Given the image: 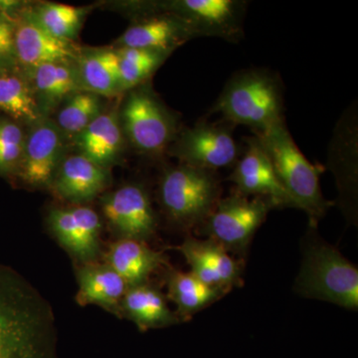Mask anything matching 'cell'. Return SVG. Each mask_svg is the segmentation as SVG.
I'll use <instances>...</instances> for the list:
<instances>
[{
    "instance_id": "6da1fadb",
    "label": "cell",
    "mask_w": 358,
    "mask_h": 358,
    "mask_svg": "<svg viewBox=\"0 0 358 358\" xmlns=\"http://www.w3.org/2000/svg\"><path fill=\"white\" fill-rule=\"evenodd\" d=\"M49 301L23 275L0 265V358H58Z\"/></svg>"
},
{
    "instance_id": "7a4b0ae2",
    "label": "cell",
    "mask_w": 358,
    "mask_h": 358,
    "mask_svg": "<svg viewBox=\"0 0 358 358\" xmlns=\"http://www.w3.org/2000/svg\"><path fill=\"white\" fill-rule=\"evenodd\" d=\"M212 113H218L233 126L248 127L254 134L284 120L281 80L265 69H247L228 80Z\"/></svg>"
},
{
    "instance_id": "3957f363",
    "label": "cell",
    "mask_w": 358,
    "mask_h": 358,
    "mask_svg": "<svg viewBox=\"0 0 358 358\" xmlns=\"http://www.w3.org/2000/svg\"><path fill=\"white\" fill-rule=\"evenodd\" d=\"M254 136L267 152L275 176L296 208L305 211L310 225L317 226L331 205L320 190V176L324 167L308 162L292 138L285 119Z\"/></svg>"
},
{
    "instance_id": "277c9868",
    "label": "cell",
    "mask_w": 358,
    "mask_h": 358,
    "mask_svg": "<svg viewBox=\"0 0 358 358\" xmlns=\"http://www.w3.org/2000/svg\"><path fill=\"white\" fill-rule=\"evenodd\" d=\"M294 291L303 298L357 310V268L331 244L313 237L306 245Z\"/></svg>"
},
{
    "instance_id": "5b68a950",
    "label": "cell",
    "mask_w": 358,
    "mask_h": 358,
    "mask_svg": "<svg viewBox=\"0 0 358 358\" xmlns=\"http://www.w3.org/2000/svg\"><path fill=\"white\" fill-rule=\"evenodd\" d=\"M119 115L124 138L136 152L148 157L167 152L180 131L178 115L164 105L148 82L128 92Z\"/></svg>"
},
{
    "instance_id": "8992f818",
    "label": "cell",
    "mask_w": 358,
    "mask_h": 358,
    "mask_svg": "<svg viewBox=\"0 0 358 358\" xmlns=\"http://www.w3.org/2000/svg\"><path fill=\"white\" fill-rule=\"evenodd\" d=\"M220 181L215 171L179 164L162 173L159 199L173 222L189 228L200 226L220 200Z\"/></svg>"
},
{
    "instance_id": "52a82bcc",
    "label": "cell",
    "mask_w": 358,
    "mask_h": 358,
    "mask_svg": "<svg viewBox=\"0 0 358 358\" xmlns=\"http://www.w3.org/2000/svg\"><path fill=\"white\" fill-rule=\"evenodd\" d=\"M273 206L267 199L235 193L220 199L200 225L205 237L222 245L232 255L243 256Z\"/></svg>"
},
{
    "instance_id": "ba28073f",
    "label": "cell",
    "mask_w": 358,
    "mask_h": 358,
    "mask_svg": "<svg viewBox=\"0 0 358 358\" xmlns=\"http://www.w3.org/2000/svg\"><path fill=\"white\" fill-rule=\"evenodd\" d=\"M234 128L224 120H201L192 128L180 129L167 152L179 164L206 171L234 166L242 152L233 134Z\"/></svg>"
},
{
    "instance_id": "9c48e42d",
    "label": "cell",
    "mask_w": 358,
    "mask_h": 358,
    "mask_svg": "<svg viewBox=\"0 0 358 358\" xmlns=\"http://www.w3.org/2000/svg\"><path fill=\"white\" fill-rule=\"evenodd\" d=\"M247 3L242 0H174L157 7L185 21L196 38L216 37L238 43L244 38Z\"/></svg>"
},
{
    "instance_id": "30bf717a",
    "label": "cell",
    "mask_w": 358,
    "mask_h": 358,
    "mask_svg": "<svg viewBox=\"0 0 358 358\" xmlns=\"http://www.w3.org/2000/svg\"><path fill=\"white\" fill-rule=\"evenodd\" d=\"M229 180L236 186V192L244 196L267 199L273 208H296L256 136L245 138V147L234 164Z\"/></svg>"
},
{
    "instance_id": "8fae6325",
    "label": "cell",
    "mask_w": 358,
    "mask_h": 358,
    "mask_svg": "<svg viewBox=\"0 0 358 358\" xmlns=\"http://www.w3.org/2000/svg\"><path fill=\"white\" fill-rule=\"evenodd\" d=\"M65 140L57 124L46 117L30 126L17 171L26 185L35 187L50 185L65 157Z\"/></svg>"
},
{
    "instance_id": "7c38bea8",
    "label": "cell",
    "mask_w": 358,
    "mask_h": 358,
    "mask_svg": "<svg viewBox=\"0 0 358 358\" xmlns=\"http://www.w3.org/2000/svg\"><path fill=\"white\" fill-rule=\"evenodd\" d=\"M103 215L121 238L147 241L157 229V216L150 195L140 185H127L106 195Z\"/></svg>"
},
{
    "instance_id": "4fadbf2b",
    "label": "cell",
    "mask_w": 358,
    "mask_h": 358,
    "mask_svg": "<svg viewBox=\"0 0 358 358\" xmlns=\"http://www.w3.org/2000/svg\"><path fill=\"white\" fill-rule=\"evenodd\" d=\"M14 20V52L16 65L22 72L48 63L73 62L80 52L72 42L55 38L23 11Z\"/></svg>"
},
{
    "instance_id": "5bb4252c",
    "label": "cell",
    "mask_w": 358,
    "mask_h": 358,
    "mask_svg": "<svg viewBox=\"0 0 358 358\" xmlns=\"http://www.w3.org/2000/svg\"><path fill=\"white\" fill-rule=\"evenodd\" d=\"M178 250L189 265L190 273L205 284L228 293L243 285L241 263L218 242L188 237Z\"/></svg>"
},
{
    "instance_id": "9a60e30c",
    "label": "cell",
    "mask_w": 358,
    "mask_h": 358,
    "mask_svg": "<svg viewBox=\"0 0 358 358\" xmlns=\"http://www.w3.org/2000/svg\"><path fill=\"white\" fill-rule=\"evenodd\" d=\"M48 223L61 246L84 264L94 262L102 222L93 208L82 205L54 208L49 212Z\"/></svg>"
},
{
    "instance_id": "2e32d148",
    "label": "cell",
    "mask_w": 358,
    "mask_h": 358,
    "mask_svg": "<svg viewBox=\"0 0 358 358\" xmlns=\"http://www.w3.org/2000/svg\"><path fill=\"white\" fill-rule=\"evenodd\" d=\"M193 38L196 37L185 21L157 7L129 26L117 43L119 48L173 52Z\"/></svg>"
},
{
    "instance_id": "e0dca14e",
    "label": "cell",
    "mask_w": 358,
    "mask_h": 358,
    "mask_svg": "<svg viewBox=\"0 0 358 358\" xmlns=\"http://www.w3.org/2000/svg\"><path fill=\"white\" fill-rule=\"evenodd\" d=\"M109 182V169L78 152L63 159L49 186L60 199L83 203L98 196Z\"/></svg>"
},
{
    "instance_id": "ac0fdd59",
    "label": "cell",
    "mask_w": 358,
    "mask_h": 358,
    "mask_svg": "<svg viewBox=\"0 0 358 358\" xmlns=\"http://www.w3.org/2000/svg\"><path fill=\"white\" fill-rule=\"evenodd\" d=\"M43 117L71 96L85 91L76 62L48 63L24 71Z\"/></svg>"
},
{
    "instance_id": "d6986e66",
    "label": "cell",
    "mask_w": 358,
    "mask_h": 358,
    "mask_svg": "<svg viewBox=\"0 0 358 358\" xmlns=\"http://www.w3.org/2000/svg\"><path fill=\"white\" fill-rule=\"evenodd\" d=\"M124 140L119 113L114 110H103L95 121L73 138L79 154L107 169L121 157Z\"/></svg>"
},
{
    "instance_id": "ffe728a7",
    "label": "cell",
    "mask_w": 358,
    "mask_h": 358,
    "mask_svg": "<svg viewBox=\"0 0 358 358\" xmlns=\"http://www.w3.org/2000/svg\"><path fill=\"white\" fill-rule=\"evenodd\" d=\"M78 286L80 306L96 305L121 315L122 298L129 287L107 264H85L78 272Z\"/></svg>"
},
{
    "instance_id": "44dd1931",
    "label": "cell",
    "mask_w": 358,
    "mask_h": 358,
    "mask_svg": "<svg viewBox=\"0 0 358 358\" xmlns=\"http://www.w3.org/2000/svg\"><path fill=\"white\" fill-rule=\"evenodd\" d=\"M106 260L131 288L147 284L150 275L166 263V257L145 241L121 238L110 246Z\"/></svg>"
},
{
    "instance_id": "7402d4cb",
    "label": "cell",
    "mask_w": 358,
    "mask_h": 358,
    "mask_svg": "<svg viewBox=\"0 0 358 358\" xmlns=\"http://www.w3.org/2000/svg\"><path fill=\"white\" fill-rule=\"evenodd\" d=\"M121 315H126L143 331L173 326L179 322L178 315L171 312L164 294L148 282L127 289Z\"/></svg>"
},
{
    "instance_id": "603a6c76",
    "label": "cell",
    "mask_w": 358,
    "mask_h": 358,
    "mask_svg": "<svg viewBox=\"0 0 358 358\" xmlns=\"http://www.w3.org/2000/svg\"><path fill=\"white\" fill-rule=\"evenodd\" d=\"M357 115L352 109V114L345 115L338 124L329 162L336 164L334 171L341 196L346 194L350 201L355 200V189L357 192Z\"/></svg>"
},
{
    "instance_id": "cb8c5ba5",
    "label": "cell",
    "mask_w": 358,
    "mask_h": 358,
    "mask_svg": "<svg viewBox=\"0 0 358 358\" xmlns=\"http://www.w3.org/2000/svg\"><path fill=\"white\" fill-rule=\"evenodd\" d=\"M75 62L85 91L102 98H113L122 93L117 56L114 49L80 53Z\"/></svg>"
},
{
    "instance_id": "d4e9b609",
    "label": "cell",
    "mask_w": 358,
    "mask_h": 358,
    "mask_svg": "<svg viewBox=\"0 0 358 358\" xmlns=\"http://www.w3.org/2000/svg\"><path fill=\"white\" fill-rule=\"evenodd\" d=\"M0 110L9 119L30 126L43 117L31 86L18 67L0 69Z\"/></svg>"
},
{
    "instance_id": "484cf974",
    "label": "cell",
    "mask_w": 358,
    "mask_h": 358,
    "mask_svg": "<svg viewBox=\"0 0 358 358\" xmlns=\"http://www.w3.org/2000/svg\"><path fill=\"white\" fill-rule=\"evenodd\" d=\"M169 299L178 308V317L187 320L222 299L228 292L209 286L192 273H169L167 279Z\"/></svg>"
},
{
    "instance_id": "4316f807",
    "label": "cell",
    "mask_w": 358,
    "mask_h": 358,
    "mask_svg": "<svg viewBox=\"0 0 358 358\" xmlns=\"http://www.w3.org/2000/svg\"><path fill=\"white\" fill-rule=\"evenodd\" d=\"M115 53L122 92H129L147 83L173 52L122 47L115 49Z\"/></svg>"
},
{
    "instance_id": "83f0119b",
    "label": "cell",
    "mask_w": 358,
    "mask_h": 358,
    "mask_svg": "<svg viewBox=\"0 0 358 358\" xmlns=\"http://www.w3.org/2000/svg\"><path fill=\"white\" fill-rule=\"evenodd\" d=\"M102 96L91 92H78L62 103L56 121L65 138H74L103 112Z\"/></svg>"
},
{
    "instance_id": "f1b7e54d",
    "label": "cell",
    "mask_w": 358,
    "mask_h": 358,
    "mask_svg": "<svg viewBox=\"0 0 358 358\" xmlns=\"http://www.w3.org/2000/svg\"><path fill=\"white\" fill-rule=\"evenodd\" d=\"M31 11L33 17L55 38L74 42L79 34L88 10L62 3H42Z\"/></svg>"
},
{
    "instance_id": "f546056e",
    "label": "cell",
    "mask_w": 358,
    "mask_h": 358,
    "mask_svg": "<svg viewBox=\"0 0 358 358\" xmlns=\"http://www.w3.org/2000/svg\"><path fill=\"white\" fill-rule=\"evenodd\" d=\"M26 134L17 122L0 117V176L17 173Z\"/></svg>"
}]
</instances>
